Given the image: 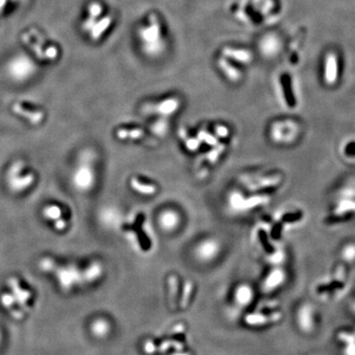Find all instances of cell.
Listing matches in <instances>:
<instances>
[{"instance_id":"7","label":"cell","mask_w":355,"mask_h":355,"mask_svg":"<svg viewBox=\"0 0 355 355\" xmlns=\"http://www.w3.org/2000/svg\"><path fill=\"white\" fill-rule=\"evenodd\" d=\"M112 23V18L110 16L108 17H105L103 20L97 23L93 29H92V32H91V38L94 40V41H97L103 34H104L105 31L109 28V26L111 25Z\"/></svg>"},{"instance_id":"14","label":"cell","mask_w":355,"mask_h":355,"mask_svg":"<svg viewBox=\"0 0 355 355\" xmlns=\"http://www.w3.org/2000/svg\"><path fill=\"white\" fill-rule=\"evenodd\" d=\"M178 106H179V103L177 100L170 99V100L164 101L159 105V108H160L159 112H161L162 114H169V113L175 112V110L178 108Z\"/></svg>"},{"instance_id":"8","label":"cell","mask_w":355,"mask_h":355,"mask_svg":"<svg viewBox=\"0 0 355 355\" xmlns=\"http://www.w3.org/2000/svg\"><path fill=\"white\" fill-rule=\"evenodd\" d=\"M33 180H34V176L32 173H27L22 177L12 175L11 183L13 185V188H25L29 187L33 183Z\"/></svg>"},{"instance_id":"26","label":"cell","mask_w":355,"mask_h":355,"mask_svg":"<svg viewBox=\"0 0 355 355\" xmlns=\"http://www.w3.org/2000/svg\"><path fill=\"white\" fill-rule=\"evenodd\" d=\"M55 226L58 230H64L66 227V221L63 218H60L57 221H55Z\"/></svg>"},{"instance_id":"18","label":"cell","mask_w":355,"mask_h":355,"mask_svg":"<svg viewBox=\"0 0 355 355\" xmlns=\"http://www.w3.org/2000/svg\"><path fill=\"white\" fill-rule=\"evenodd\" d=\"M259 236H260V241H261V243L263 244L264 249H265L266 251H269V252H272V251H273V248H272V245H271L270 242H269V237H268L267 233H266L264 230H262V231H260Z\"/></svg>"},{"instance_id":"19","label":"cell","mask_w":355,"mask_h":355,"mask_svg":"<svg viewBox=\"0 0 355 355\" xmlns=\"http://www.w3.org/2000/svg\"><path fill=\"white\" fill-rule=\"evenodd\" d=\"M303 217V213L301 211L298 212H294V213H288L282 216V221L286 222V223H292L296 222L298 220H300Z\"/></svg>"},{"instance_id":"23","label":"cell","mask_w":355,"mask_h":355,"mask_svg":"<svg viewBox=\"0 0 355 355\" xmlns=\"http://www.w3.org/2000/svg\"><path fill=\"white\" fill-rule=\"evenodd\" d=\"M44 55H45V59L52 60V61H53V60H56V59L58 58L59 53H58L57 47H55V46H49V47L45 50Z\"/></svg>"},{"instance_id":"30","label":"cell","mask_w":355,"mask_h":355,"mask_svg":"<svg viewBox=\"0 0 355 355\" xmlns=\"http://www.w3.org/2000/svg\"><path fill=\"white\" fill-rule=\"evenodd\" d=\"M216 131H217L218 135H220V136H226L227 135V129L224 126H218L216 128Z\"/></svg>"},{"instance_id":"12","label":"cell","mask_w":355,"mask_h":355,"mask_svg":"<svg viewBox=\"0 0 355 355\" xmlns=\"http://www.w3.org/2000/svg\"><path fill=\"white\" fill-rule=\"evenodd\" d=\"M251 296H252V293L251 289L247 286L240 287L236 293V299L238 303H240L241 305H247L251 301Z\"/></svg>"},{"instance_id":"35","label":"cell","mask_w":355,"mask_h":355,"mask_svg":"<svg viewBox=\"0 0 355 355\" xmlns=\"http://www.w3.org/2000/svg\"><path fill=\"white\" fill-rule=\"evenodd\" d=\"M171 355H188V353H174V354Z\"/></svg>"},{"instance_id":"34","label":"cell","mask_w":355,"mask_h":355,"mask_svg":"<svg viewBox=\"0 0 355 355\" xmlns=\"http://www.w3.org/2000/svg\"><path fill=\"white\" fill-rule=\"evenodd\" d=\"M351 310H352V312L355 314V301L352 303V305H351Z\"/></svg>"},{"instance_id":"29","label":"cell","mask_w":355,"mask_h":355,"mask_svg":"<svg viewBox=\"0 0 355 355\" xmlns=\"http://www.w3.org/2000/svg\"><path fill=\"white\" fill-rule=\"evenodd\" d=\"M201 137H202L205 140L207 139V141H208V143H209V144H215V143H216L215 138H214V137H211L208 133H202V134H201Z\"/></svg>"},{"instance_id":"28","label":"cell","mask_w":355,"mask_h":355,"mask_svg":"<svg viewBox=\"0 0 355 355\" xmlns=\"http://www.w3.org/2000/svg\"><path fill=\"white\" fill-rule=\"evenodd\" d=\"M155 345L153 344L152 341H147L145 343V351L147 353H153L155 351Z\"/></svg>"},{"instance_id":"5","label":"cell","mask_w":355,"mask_h":355,"mask_svg":"<svg viewBox=\"0 0 355 355\" xmlns=\"http://www.w3.org/2000/svg\"><path fill=\"white\" fill-rule=\"evenodd\" d=\"M281 318V314L274 313L271 316H266V315H249L246 318L247 323H249L250 325H264L266 323H270V322H276L278 320H280Z\"/></svg>"},{"instance_id":"11","label":"cell","mask_w":355,"mask_h":355,"mask_svg":"<svg viewBox=\"0 0 355 355\" xmlns=\"http://www.w3.org/2000/svg\"><path fill=\"white\" fill-rule=\"evenodd\" d=\"M62 212H63L62 209L57 205H49L43 209V215L47 219L54 220V221H57L62 217V214H63Z\"/></svg>"},{"instance_id":"21","label":"cell","mask_w":355,"mask_h":355,"mask_svg":"<svg viewBox=\"0 0 355 355\" xmlns=\"http://www.w3.org/2000/svg\"><path fill=\"white\" fill-rule=\"evenodd\" d=\"M215 251H216V248H215L214 244L209 243V244H205V245L201 247L200 253H201L204 257L208 258V257H211V256L215 252Z\"/></svg>"},{"instance_id":"16","label":"cell","mask_w":355,"mask_h":355,"mask_svg":"<svg viewBox=\"0 0 355 355\" xmlns=\"http://www.w3.org/2000/svg\"><path fill=\"white\" fill-rule=\"evenodd\" d=\"M350 211H355V201L344 200L339 205L338 209H336V214H344Z\"/></svg>"},{"instance_id":"31","label":"cell","mask_w":355,"mask_h":355,"mask_svg":"<svg viewBox=\"0 0 355 355\" xmlns=\"http://www.w3.org/2000/svg\"><path fill=\"white\" fill-rule=\"evenodd\" d=\"M188 147L189 148V149H191V150H193V149H196L197 147H198V141H196V140H193V139H191V140H189L188 142Z\"/></svg>"},{"instance_id":"1","label":"cell","mask_w":355,"mask_h":355,"mask_svg":"<svg viewBox=\"0 0 355 355\" xmlns=\"http://www.w3.org/2000/svg\"><path fill=\"white\" fill-rule=\"evenodd\" d=\"M138 38L141 45L148 53L159 52L162 48L163 30L159 18L156 15H149L147 22L138 29Z\"/></svg>"},{"instance_id":"33","label":"cell","mask_w":355,"mask_h":355,"mask_svg":"<svg viewBox=\"0 0 355 355\" xmlns=\"http://www.w3.org/2000/svg\"><path fill=\"white\" fill-rule=\"evenodd\" d=\"M5 4H6V0H0V12L3 10Z\"/></svg>"},{"instance_id":"22","label":"cell","mask_w":355,"mask_h":355,"mask_svg":"<svg viewBox=\"0 0 355 355\" xmlns=\"http://www.w3.org/2000/svg\"><path fill=\"white\" fill-rule=\"evenodd\" d=\"M343 258L348 262H353L355 260V246H347L343 251Z\"/></svg>"},{"instance_id":"6","label":"cell","mask_w":355,"mask_h":355,"mask_svg":"<svg viewBox=\"0 0 355 355\" xmlns=\"http://www.w3.org/2000/svg\"><path fill=\"white\" fill-rule=\"evenodd\" d=\"M283 280H284V273L279 270H276L272 272L270 274V276L267 278L265 282V288L266 290H272L277 286H279L283 282Z\"/></svg>"},{"instance_id":"20","label":"cell","mask_w":355,"mask_h":355,"mask_svg":"<svg viewBox=\"0 0 355 355\" xmlns=\"http://www.w3.org/2000/svg\"><path fill=\"white\" fill-rule=\"evenodd\" d=\"M327 78L329 82H334L335 78V63L334 59H330L329 64H328V72H327Z\"/></svg>"},{"instance_id":"27","label":"cell","mask_w":355,"mask_h":355,"mask_svg":"<svg viewBox=\"0 0 355 355\" xmlns=\"http://www.w3.org/2000/svg\"><path fill=\"white\" fill-rule=\"evenodd\" d=\"M171 346H173V341H171V340L164 341V342H162V344L160 345V347H159V351L164 352V351L168 350Z\"/></svg>"},{"instance_id":"24","label":"cell","mask_w":355,"mask_h":355,"mask_svg":"<svg viewBox=\"0 0 355 355\" xmlns=\"http://www.w3.org/2000/svg\"><path fill=\"white\" fill-rule=\"evenodd\" d=\"M344 152L347 156L349 157H353L355 156V142H350L348 143L345 148H344Z\"/></svg>"},{"instance_id":"4","label":"cell","mask_w":355,"mask_h":355,"mask_svg":"<svg viewBox=\"0 0 355 355\" xmlns=\"http://www.w3.org/2000/svg\"><path fill=\"white\" fill-rule=\"evenodd\" d=\"M280 82H281V85H282V89H283V93H284V97H285L286 103L291 108L295 107L296 100H295V97H294V94H293L290 76L288 74L281 75Z\"/></svg>"},{"instance_id":"10","label":"cell","mask_w":355,"mask_h":355,"mask_svg":"<svg viewBox=\"0 0 355 355\" xmlns=\"http://www.w3.org/2000/svg\"><path fill=\"white\" fill-rule=\"evenodd\" d=\"M131 187L143 194H152L156 191V188L153 185L141 183L140 181H138L136 179L131 180Z\"/></svg>"},{"instance_id":"36","label":"cell","mask_w":355,"mask_h":355,"mask_svg":"<svg viewBox=\"0 0 355 355\" xmlns=\"http://www.w3.org/2000/svg\"><path fill=\"white\" fill-rule=\"evenodd\" d=\"M353 333H354V334H355V329H354V331H353Z\"/></svg>"},{"instance_id":"32","label":"cell","mask_w":355,"mask_h":355,"mask_svg":"<svg viewBox=\"0 0 355 355\" xmlns=\"http://www.w3.org/2000/svg\"><path fill=\"white\" fill-rule=\"evenodd\" d=\"M31 34H32V35H34V36L36 37L37 41L40 42V44H43V43H44V41L42 40V37H41V36H39V34L37 33V31H36V30H31Z\"/></svg>"},{"instance_id":"2","label":"cell","mask_w":355,"mask_h":355,"mask_svg":"<svg viewBox=\"0 0 355 355\" xmlns=\"http://www.w3.org/2000/svg\"><path fill=\"white\" fill-rule=\"evenodd\" d=\"M297 323L304 333H312L317 325V316L313 307L309 304L303 305L297 314Z\"/></svg>"},{"instance_id":"9","label":"cell","mask_w":355,"mask_h":355,"mask_svg":"<svg viewBox=\"0 0 355 355\" xmlns=\"http://www.w3.org/2000/svg\"><path fill=\"white\" fill-rule=\"evenodd\" d=\"M160 222L164 228L170 229V228L175 227L178 224L179 218H178L177 214H175V212H165L161 216Z\"/></svg>"},{"instance_id":"3","label":"cell","mask_w":355,"mask_h":355,"mask_svg":"<svg viewBox=\"0 0 355 355\" xmlns=\"http://www.w3.org/2000/svg\"><path fill=\"white\" fill-rule=\"evenodd\" d=\"M13 111L22 117L27 118L33 124H39L43 118V113L41 110L20 103H16L13 106Z\"/></svg>"},{"instance_id":"15","label":"cell","mask_w":355,"mask_h":355,"mask_svg":"<svg viewBox=\"0 0 355 355\" xmlns=\"http://www.w3.org/2000/svg\"><path fill=\"white\" fill-rule=\"evenodd\" d=\"M143 135V132L139 129H133V130H128V129H120L118 131V136L120 138H138Z\"/></svg>"},{"instance_id":"13","label":"cell","mask_w":355,"mask_h":355,"mask_svg":"<svg viewBox=\"0 0 355 355\" xmlns=\"http://www.w3.org/2000/svg\"><path fill=\"white\" fill-rule=\"evenodd\" d=\"M22 40H23V42H25L27 45H29V46H30V48H31V49H32V50L36 54V56H37L39 59H41V60H45V55H44V53L42 52L41 45H39L38 43L33 42V41L30 39V37H29V35H28V34L23 35Z\"/></svg>"},{"instance_id":"17","label":"cell","mask_w":355,"mask_h":355,"mask_svg":"<svg viewBox=\"0 0 355 355\" xmlns=\"http://www.w3.org/2000/svg\"><path fill=\"white\" fill-rule=\"evenodd\" d=\"M102 11H103V8L99 3H92L89 6V10H88L90 18H94V19H96L98 16H100Z\"/></svg>"},{"instance_id":"25","label":"cell","mask_w":355,"mask_h":355,"mask_svg":"<svg viewBox=\"0 0 355 355\" xmlns=\"http://www.w3.org/2000/svg\"><path fill=\"white\" fill-rule=\"evenodd\" d=\"M281 231H282V227H281V224H276L273 229H272V236L273 239H279L280 236H281Z\"/></svg>"}]
</instances>
